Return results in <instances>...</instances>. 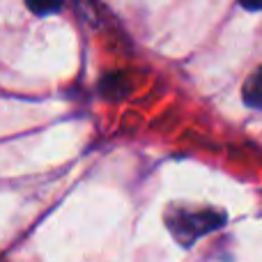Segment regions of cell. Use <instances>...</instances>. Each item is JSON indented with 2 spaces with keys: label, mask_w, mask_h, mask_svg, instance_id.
<instances>
[{
  "label": "cell",
  "mask_w": 262,
  "mask_h": 262,
  "mask_svg": "<svg viewBox=\"0 0 262 262\" xmlns=\"http://www.w3.org/2000/svg\"><path fill=\"white\" fill-rule=\"evenodd\" d=\"M223 223V216L212 209H200V212H184L177 209L175 216H168V228L172 230V235L189 246L191 242H195L198 237L207 235L209 230L219 228Z\"/></svg>",
  "instance_id": "6da1fadb"
},
{
  "label": "cell",
  "mask_w": 262,
  "mask_h": 262,
  "mask_svg": "<svg viewBox=\"0 0 262 262\" xmlns=\"http://www.w3.org/2000/svg\"><path fill=\"white\" fill-rule=\"evenodd\" d=\"M242 97H244L246 106L255 111H262V67H258L249 76V81L242 88Z\"/></svg>",
  "instance_id": "7a4b0ae2"
},
{
  "label": "cell",
  "mask_w": 262,
  "mask_h": 262,
  "mask_svg": "<svg viewBox=\"0 0 262 262\" xmlns=\"http://www.w3.org/2000/svg\"><path fill=\"white\" fill-rule=\"evenodd\" d=\"M26 3H28V7H30L35 14H39V16L55 14V12H60V7H62V0H26Z\"/></svg>",
  "instance_id": "3957f363"
},
{
  "label": "cell",
  "mask_w": 262,
  "mask_h": 262,
  "mask_svg": "<svg viewBox=\"0 0 262 262\" xmlns=\"http://www.w3.org/2000/svg\"><path fill=\"white\" fill-rule=\"evenodd\" d=\"M239 3L249 12H262V0H239Z\"/></svg>",
  "instance_id": "277c9868"
}]
</instances>
